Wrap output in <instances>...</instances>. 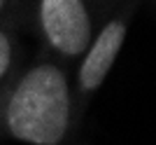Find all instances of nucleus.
Returning <instances> with one entry per match:
<instances>
[{
    "mask_svg": "<svg viewBox=\"0 0 156 145\" xmlns=\"http://www.w3.org/2000/svg\"><path fill=\"white\" fill-rule=\"evenodd\" d=\"M82 108L68 63L40 56L21 68L0 99V138L28 145H68Z\"/></svg>",
    "mask_w": 156,
    "mask_h": 145,
    "instance_id": "obj_1",
    "label": "nucleus"
},
{
    "mask_svg": "<svg viewBox=\"0 0 156 145\" xmlns=\"http://www.w3.org/2000/svg\"><path fill=\"white\" fill-rule=\"evenodd\" d=\"M96 0H35L33 19L49 56L77 63L98 31Z\"/></svg>",
    "mask_w": 156,
    "mask_h": 145,
    "instance_id": "obj_2",
    "label": "nucleus"
},
{
    "mask_svg": "<svg viewBox=\"0 0 156 145\" xmlns=\"http://www.w3.org/2000/svg\"><path fill=\"white\" fill-rule=\"evenodd\" d=\"M137 5H140V0H124L98 26L91 45L86 47V52L77 61L75 94H77V103L82 108V112L86 108V101L103 87V82L107 80L114 61H117V56L121 54V47L126 42L128 26L133 21V17H135Z\"/></svg>",
    "mask_w": 156,
    "mask_h": 145,
    "instance_id": "obj_3",
    "label": "nucleus"
},
{
    "mask_svg": "<svg viewBox=\"0 0 156 145\" xmlns=\"http://www.w3.org/2000/svg\"><path fill=\"white\" fill-rule=\"evenodd\" d=\"M21 70V54H19V40L12 33V28L0 21V99L9 89L14 77Z\"/></svg>",
    "mask_w": 156,
    "mask_h": 145,
    "instance_id": "obj_4",
    "label": "nucleus"
},
{
    "mask_svg": "<svg viewBox=\"0 0 156 145\" xmlns=\"http://www.w3.org/2000/svg\"><path fill=\"white\" fill-rule=\"evenodd\" d=\"M12 2H14V0H0V21H2V24H5L7 14H9V7H12Z\"/></svg>",
    "mask_w": 156,
    "mask_h": 145,
    "instance_id": "obj_5",
    "label": "nucleus"
}]
</instances>
